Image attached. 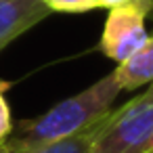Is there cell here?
I'll return each instance as SVG.
<instances>
[{
    "label": "cell",
    "mask_w": 153,
    "mask_h": 153,
    "mask_svg": "<svg viewBox=\"0 0 153 153\" xmlns=\"http://www.w3.org/2000/svg\"><path fill=\"white\" fill-rule=\"evenodd\" d=\"M151 13H153V9H151Z\"/></svg>",
    "instance_id": "5bb4252c"
},
{
    "label": "cell",
    "mask_w": 153,
    "mask_h": 153,
    "mask_svg": "<svg viewBox=\"0 0 153 153\" xmlns=\"http://www.w3.org/2000/svg\"><path fill=\"white\" fill-rule=\"evenodd\" d=\"M51 13L44 0H0V51L44 21Z\"/></svg>",
    "instance_id": "277c9868"
},
{
    "label": "cell",
    "mask_w": 153,
    "mask_h": 153,
    "mask_svg": "<svg viewBox=\"0 0 153 153\" xmlns=\"http://www.w3.org/2000/svg\"><path fill=\"white\" fill-rule=\"evenodd\" d=\"M44 4L51 11H59V13H86L99 9L97 0H44Z\"/></svg>",
    "instance_id": "52a82bcc"
},
{
    "label": "cell",
    "mask_w": 153,
    "mask_h": 153,
    "mask_svg": "<svg viewBox=\"0 0 153 153\" xmlns=\"http://www.w3.org/2000/svg\"><path fill=\"white\" fill-rule=\"evenodd\" d=\"M120 92L122 88L111 71L82 92L57 103L46 113L13 126V132L2 140V153H32L42 145L84 130L113 109Z\"/></svg>",
    "instance_id": "6da1fadb"
},
{
    "label": "cell",
    "mask_w": 153,
    "mask_h": 153,
    "mask_svg": "<svg viewBox=\"0 0 153 153\" xmlns=\"http://www.w3.org/2000/svg\"><path fill=\"white\" fill-rule=\"evenodd\" d=\"M4 84H0V143H2L11 132H13V117H11V107L4 97Z\"/></svg>",
    "instance_id": "ba28073f"
},
{
    "label": "cell",
    "mask_w": 153,
    "mask_h": 153,
    "mask_svg": "<svg viewBox=\"0 0 153 153\" xmlns=\"http://www.w3.org/2000/svg\"><path fill=\"white\" fill-rule=\"evenodd\" d=\"M0 153H2V143H0Z\"/></svg>",
    "instance_id": "7c38bea8"
},
{
    "label": "cell",
    "mask_w": 153,
    "mask_h": 153,
    "mask_svg": "<svg viewBox=\"0 0 153 153\" xmlns=\"http://www.w3.org/2000/svg\"><path fill=\"white\" fill-rule=\"evenodd\" d=\"M145 153H153V132H151V136H149V140H147V147H145Z\"/></svg>",
    "instance_id": "8fae6325"
},
{
    "label": "cell",
    "mask_w": 153,
    "mask_h": 153,
    "mask_svg": "<svg viewBox=\"0 0 153 153\" xmlns=\"http://www.w3.org/2000/svg\"><path fill=\"white\" fill-rule=\"evenodd\" d=\"M151 4H153V0H151ZM151 9H153V7H151Z\"/></svg>",
    "instance_id": "4fadbf2b"
},
{
    "label": "cell",
    "mask_w": 153,
    "mask_h": 153,
    "mask_svg": "<svg viewBox=\"0 0 153 153\" xmlns=\"http://www.w3.org/2000/svg\"><path fill=\"white\" fill-rule=\"evenodd\" d=\"M140 97H143L145 101H153V82H151V84H149V86L140 92Z\"/></svg>",
    "instance_id": "30bf717a"
},
{
    "label": "cell",
    "mask_w": 153,
    "mask_h": 153,
    "mask_svg": "<svg viewBox=\"0 0 153 153\" xmlns=\"http://www.w3.org/2000/svg\"><path fill=\"white\" fill-rule=\"evenodd\" d=\"M151 0H130L109 9L99 48L117 65L128 61L149 38L145 19L151 15Z\"/></svg>",
    "instance_id": "3957f363"
},
{
    "label": "cell",
    "mask_w": 153,
    "mask_h": 153,
    "mask_svg": "<svg viewBox=\"0 0 153 153\" xmlns=\"http://www.w3.org/2000/svg\"><path fill=\"white\" fill-rule=\"evenodd\" d=\"M111 113V111H109ZM109 113H105L103 117H99L97 122H92L90 126H86L84 130L71 134V136H65V138H59V140H53L48 145H42L38 149H34L32 153H90L92 145H94V138L99 136L101 128L105 126Z\"/></svg>",
    "instance_id": "8992f818"
},
{
    "label": "cell",
    "mask_w": 153,
    "mask_h": 153,
    "mask_svg": "<svg viewBox=\"0 0 153 153\" xmlns=\"http://www.w3.org/2000/svg\"><path fill=\"white\" fill-rule=\"evenodd\" d=\"M153 132V101L138 97L113 107L90 153H145Z\"/></svg>",
    "instance_id": "7a4b0ae2"
},
{
    "label": "cell",
    "mask_w": 153,
    "mask_h": 153,
    "mask_svg": "<svg viewBox=\"0 0 153 153\" xmlns=\"http://www.w3.org/2000/svg\"><path fill=\"white\" fill-rule=\"evenodd\" d=\"M124 2H130V0H97L99 9H113V7H120Z\"/></svg>",
    "instance_id": "9c48e42d"
},
{
    "label": "cell",
    "mask_w": 153,
    "mask_h": 153,
    "mask_svg": "<svg viewBox=\"0 0 153 153\" xmlns=\"http://www.w3.org/2000/svg\"><path fill=\"white\" fill-rule=\"evenodd\" d=\"M117 84L122 90H136L140 86H149L153 82V36L124 63L113 69Z\"/></svg>",
    "instance_id": "5b68a950"
}]
</instances>
